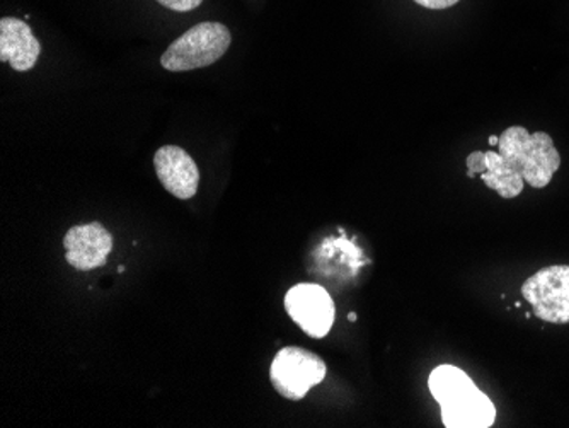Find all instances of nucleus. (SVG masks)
Returning <instances> with one entry per match:
<instances>
[{
	"mask_svg": "<svg viewBox=\"0 0 569 428\" xmlns=\"http://www.w3.org/2000/svg\"><path fill=\"white\" fill-rule=\"evenodd\" d=\"M431 396L442 408L447 428H489L497 420V408L471 377L456 366H438L428 379Z\"/></svg>",
	"mask_w": 569,
	"mask_h": 428,
	"instance_id": "f257e3e1",
	"label": "nucleus"
},
{
	"mask_svg": "<svg viewBox=\"0 0 569 428\" xmlns=\"http://www.w3.org/2000/svg\"><path fill=\"white\" fill-rule=\"evenodd\" d=\"M498 152L515 171L522 175L529 187L537 190L548 187L561 166V156L551 136L546 132L529 133L520 125H513L501 133Z\"/></svg>",
	"mask_w": 569,
	"mask_h": 428,
	"instance_id": "f03ea898",
	"label": "nucleus"
},
{
	"mask_svg": "<svg viewBox=\"0 0 569 428\" xmlns=\"http://www.w3.org/2000/svg\"><path fill=\"white\" fill-rule=\"evenodd\" d=\"M229 28L222 22H200L169 44L162 53L161 66L169 72H188L219 62L229 50Z\"/></svg>",
	"mask_w": 569,
	"mask_h": 428,
	"instance_id": "7ed1b4c3",
	"label": "nucleus"
},
{
	"mask_svg": "<svg viewBox=\"0 0 569 428\" xmlns=\"http://www.w3.org/2000/svg\"><path fill=\"white\" fill-rule=\"evenodd\" d=\"M328 374L325 360L300 347H283L270 367V381L278 395L300 401L307 392L321 385Z\"/></svg>",
	"mask_w": 569,
	"mask_h": 428,
	"instance_id": "20e7f679",
	"label": "nucleus"
},
{
	"mask_svg": "<svg viewBox=\"0 0 569 428\" xmlns=\"http://www.w3.org/2000/svg\"><path fill=\"white\" fill-rule=\"evenodd\" d=\"M533 315L552 325H569V265L542 268L522 286Z\"/></svg>",
	"mask_w": 569,
	"mask_h": 428,
	"instance_id": "39448f33",
	"label": "nucleus"
},
{
	"mask_svg": "<svg viewBox=\"0 0 569 428\" xmlns=\"http://www.w3.org/2000/svg\"><path fill=\"white\" fill-rule=\"evenodd\" d=\"M283 306L292 321L310 338L328 337L335 325V300L318 283L293 286L284 296Z\"/></svg>",
	"mask_w": 569,
	"mask_h": 428,
	"instance_id": "423d86ee",
	"label": "nucleus"
},
{
	"mask_svg": "<svg viewBox=\"0 0 569 428\" xmlns=\"http://www.w3.org/2000/svg\"><path fill=\"white\" fill-rule=\"evenodd\" d=\"M66 260L79 271L94 270L107 263L113 249V236L102 223L89 222L69 229L63 238Z\"/></svg>",
	"mask_w": 569,
	"mask_h": 428,
	"instance_id": "0eeeda50",
	"label": "nucleus"
},
{
	"mask_svg": "<svg viewBox=\"0 0 569 428\" xmlns=\"http://www.w3.org/2000/svg\"><path fill=\"white\" fill-rule=\"evenodd\" d=\"M153 168L162 187L179 200H190L200 185V169L187 150L164 146L153 156Z\"/></svg>",
	"mask_w": 569,
	"mask_h": 428,
	"instance_id": "6e6552de",
	"label": "nucleus"
},
{
	"mask_svg": "<svg viewBox=\"0 0 569 428\" xmlns=\"http://www.w3.org/2000/svg\"><path fill=\"white\" fill-rule=\"evenodd\" d=\"M41 43L22 19L0 21V60L11 63L16 72H28L40 59Z\"/></svg>",
	"mask_w": 569,
	"mask_h": 428,
	"instance_id": "1a4fd4ad",
	"label": "nucleus"
},
{
	"mask_svg": "<svg viewBox=\"0 0 569 428\" xmlns=\"http://www.w3.org/2000/svg\"><path fill=\"white\" fill-rule=\"evenodd\" d=\"M468 176L475 178L476 175H481L482 183L491 190L497 191L501 198H517L523 191L526 181L522 175L515 171L503 158L500 152L488 150L481 152L476 150L468 158Z\"/></svg>",
	"mask_w": 569,
	"mask_h": 428,
	"instance_id": "9d476101",
	"label": "nucleus"
},
{
	"mask_svg": "<svg viewBox=\"0 0 569 428\" xmlns=\"http://www.w3.org/2000/svg\"><path fill=\"white\" fill-rule=\"evenodd\" d=\"M156 2L171 9V11L190 12L193 9L200 8L203 0H156Z\"/></svg>",
	"mask_w": 569,
	"mask_h": 428,
	"instance_id": "9b49d317",
	"label": "nucleus"
},
{
	"mask_svg": "<svg viewBox=\"0 0 569 428\" xmlns=\"http://www.w3.org/2000/svg\"><path fill=\"white\" fill-rule=\"evenodd\" d=\"M421 8L431 9V11H442V9L452 8L460 0H415Z\"/></svg>",
	"mask_w": 569,
	"mask_h": 428,
	"instance_id": "f8f14e48",
	"label": "nucleus"
},
{
	"mask_svg": "<svg viewBox=\"0 0 569 428\" xmlns=\"http://www.w3.org/2000/svg\"><path fill=\"white\" fill-rule=\"evenodd\" d=\"M498 140H500V137H489V143H491V146H498Z\"/></svg>",
	"mask_w": 569,
	"mask_h": 428,
	"instance_id": "ddd939ff",
	"label": "nucleus"
},
{
	"mask_svg": "<svg viewBox=\"0 0 569 428\" xmlns=\"http://www.w3.org/2000/svg\"><path fill=\"white\" fill-rule=\"evenodd\" d=\"M348 319H350V321H355V319H357V315H355V312H351V315L348 316Z\"/></svg>",
	"mask_w": 569,
	"mask_h": 428,
	"instance_id": "4468645a",
	"label": "nucleus"
}]
</instances>
